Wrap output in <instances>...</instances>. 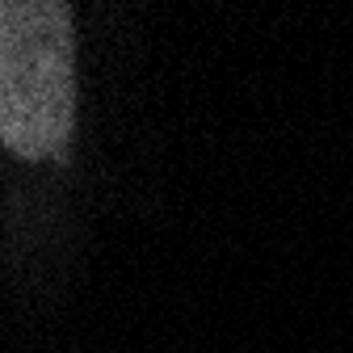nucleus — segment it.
I'll return each instance as SVG.
<instances>
[{
    "label": "nucleus",
    "instance_id": "1",
    "mask_svg": "<svg viewBox=\"0 0 353 353\" xmlns=\"http://www.w3.org/2000/svg\"><path fill=\"white\" fill-rule=\"evenodd\" d=\"M76 126L72 9L47 0L0 5V139L17 160H59Z\"/></svg>",
    "mask_w": 353,
    "mask_h": 353
}]
</instances>
